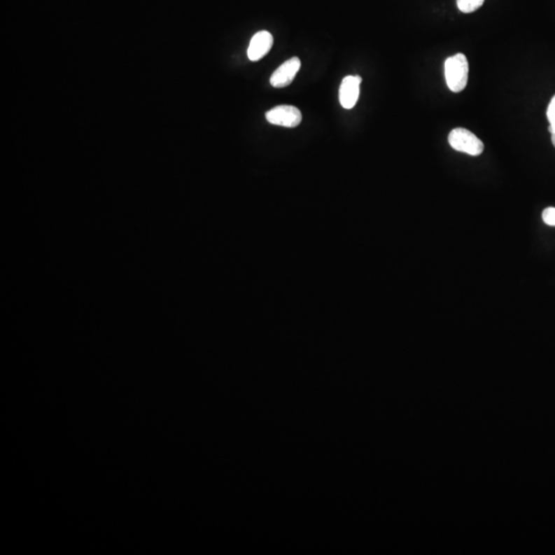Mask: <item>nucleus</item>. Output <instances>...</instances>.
Listing matches in <instances>:
<instances>
[{
  "instance_id": "39448f33",
  "label": "nucleus",
  "mask_w": 555,
  "mask_h": 555,
  "mask_svg": "<svg viewBox=\"0 0 555 555\" xmlns=\"http://www.w3.org/2000/svg\"><path fill=\"white\" fill-rule=\"evenodd\" d=\"M360 76H346L339 87V102L346 109H352L358 101L360 94Z\"/></svg>"
},
{
  "instance_id": "1a4fd4ad",
  "label": "nucleus",
  "mask_w": 555,
  "mask_h": 555,
  "mask_svg": "<svg viewBox=\"0 0 555 555\" xmlns=\"http://www.w3.org/2000/svg\"><path fill=\"white\" fill-rule=\"evenodd\" d=\"M547 118L549 122V131L555 129V95L550 101L547 108Z\"/></svg>"
},
{
  "instance_id": "9d476101",
  "label": "nucleus",
  "mask_w": 555,
  "mask_h": 555,
  "mask_svg": "<svg viewBox=\"0 0 555 555\" xmlns=\"http://www.w3.org/2000/svg\"><path fill=\"white\" fill-rule=\"evenodd\" d=\"M549 132H550V134H552V144H554V146L555 147V129H554V130H550Z\"/></svg>"
},
{
  "instance_id": "0eeeda50",
  "label": "nucleus",
  "mask_w": 555,
  "mask_h": 555,
  "mask_svg": "<svg viewBox=\"0 0 555 555\" xmlns=\"http://www.w3.org/2000/svg\"><path fill=\"white\" fill-rule=\"evenodd\" d=\"M484 3V0H457L458 8L464 14L475 12Z\"/></svg>"
},
{
  "instance_id": "f03ea898",
  "label": "nucleus",
  "mask_w": 555,
  "mask_h": 555,
  "mask_svg": "<svg viewBox=\"0 0 555 555\" xmlns=\"http://www.w3.org/2000/svg\"><path fill=\"white\" fill-rule=\"evenodd\" d=\"M449 146L455 150L477 157L484 150V144L475 134L465 128H456L449 135Z\"/></svg>"
},
{
  "instance_id": "f257e3e1",
  "label": "nucleus",
  "mask_w": 555,
  "mask_h": 555,
  "mask_svg": "<svg viewBox=\"0 0 555 555\" xmlns=\"http://www.w3.org/2000/svg\"><path fill=\"white\" fill-rule=\"evenodd\" d=\"M445 82L454 93H460L466 87L469 78L468 59L462 52L449 57L444 63Z\"/></svg>"
},
{
  "instance_id": "7ed1b4c3",
  "label": "nucleus",
  "mask_w": 555,
  "mask_h": 555,
  "mask_svg": "<svg viewBox=\"0 0 555 555\" xmlns=\"http://www.w3.org/2000/svg\"><path fill=\"white\" fill-rule=\"evenodd\" d=\"M267 120L271 124L285 128H295L302 122V115L300 109L293 105H280L265 113Z\"/></svg>"
},
{
  "instance_id": "6e6552de",
  "label": "nucleus",
  "mask_w": 555,
  "mask_h": 555,
  "mask_svg": "<svg viewBox=\"0 0 555 555\" xmlns=\"http://www.w3.org/2000/svg\"><path fill=\"white\" fill-rule=\"evenodd\" d=\"M542 218H543V221L546 225H550V227H555V208H546L542 213Z\"/></svg>"
},
{
  "instance_id": "20e7f679",
  "label": "nucleus",
  "mask_w": 555,
  "mask_h": 555,
  "mask_svg": "<svg viewBox=\"0 0 555 555\" xmlns=\"http://www.w3.org/2000/svg\"><path fill=\"white\" fill-rule=\"evenodd\" d=\"M300 66L302 62L297 57L289 59L274 72L271 76V85L274 87H285L290 85L300 71Z\"/></svg>"
},
{
  "instance_id": "423d86ee",
  "label": "nucleus",
  "mask_w": 555,
  "mask_h": 555,
  "mask_svg": "<svg viewBox=\"0 0 555 555\" xmlns=\"http://www.w3.org/2000/svg\"><path fill=\"white\" fill-rule=\"evenodd\" d=\"M273 43V35L269 31L262 30V31L256 33L250 41L249 48H248V58L252 62L260 60L271 50Z\"/></svg>"
}]
</instances>
